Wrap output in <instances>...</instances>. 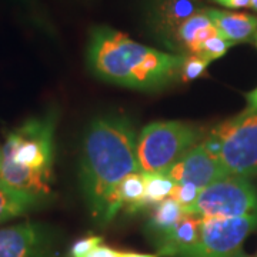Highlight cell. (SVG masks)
<instances>
[{
	"mask_svg": "<svg viewBox=\"0 0 257 257\" xmlns=\"http://www.w3.org/2000/svg\"><path fill=\"white\" fill-rule=\"evenodd\" d=\"M138 135L123 116L97 117L87 127L80 156V184L92 217L104 224L111 194L128 175L140 173Z\"/></svg>",
	"mask_w": 257,
	"mask_h": 257,
	"instance_id": "6da1fadb",
	"label": "cell"
},
{
	"mask_svg": "<svg viewBox=\"0 0 257 257\" xmlns=\"http://www.w3.org/2000/svg\"><path fill=\"white\" fill-rule=\"evenodd\" d=\"M86 60L92 73L104 82L150 92L179 80L183 55L145 46L110 26H94Z\"/></svg>",
	"mask_w": 257,
	"mask_h": 257,
	"instance_id": "7a4b0ae2",
	"label": "cell"
},
{
	"mask_svg": "<svg viewBox=\"0 0 257 257\" xmlns=\"http://www.w3.org/2000/svg\"><path fill=\"white\" fill-rule=\"evenodd\" d=\"M57 113L49 110L12 130L2 147L0 182L49 199L52 196Z\"/></svg>",
	"mask_w": 257,
	"mask_h": 257,
	"instance_id": "3957f363",
	"label": "cell"
},
{
	"mask_svg": "<svg viewBox=\"0 0 257 257\" xmlns=\"http://www.w3.org/2000/svg\"><path fill=\"white\" fill-rule=\"evenodd\" d=\"M202 143L229 176H257V111L244 110L221 121Z\"/></svg>",
	"mask_w": 257,
	"mask_h": 257,
	"instance_id": "277c9868",
	"label": "cell"
},
{
	"mask_svg": "<svg viewBox=\"0 0 257 257\" xmlns=\"http://www.w3.org/2000/svg\"><path fill=\"white\" fill-rule=\"evenodd\" d=\"M202 132L179 120L153 121L139 133L136 153L143 175H165L182 157L200 143Z\"/></svg>",
	"mask_w": 257,
	"mask_h": 257,
	"instance_id": "5b68a950",
	"label": "cell"
},
{
	"mask_svg": "<svg viewBox=\"0 0 257 257\" xmlns=\"http://www.w3.org/2000/svg\"><path fill=\"white\" fill-rule=\"evenodd\" d=\"M190 213L202 219H236L257 214V186L246 177H224L203 189Z\"/></svg>",
	"mask_w": 257,
	"mask_h": 257,
	"instance_id": "8992f818",
	"label": "cell"
},
{
	"mask_svg": "<svg viewBox=\"0 0 257 257\" xmlns=\"http://www.w3.org/2000/svg\"><path fill=\"white\" fill-rule=\"evenodd\" d=\"M257 227V214L236 219H203L197 243L179 257H236Z\"/></svg>",
	"mask_w": 257,
	"mask_h": 257,
	"instance_id": "52a82bcc",
	"label": "cell"
},
{
	"mask_svg": "<svg viewBox=\"0 0 257 257\" xmlns=\"http://www.w3.org/2000/svg\"><path fill=\"white\" fill-rule=\"evenodd\" d=\"M204 9L202 0H142V18L147 32L173 53L180 26Z\"/></svg>",
	"mask_w": 257,
	"mask_h": 257,
	"instance_id": "ba28073f",
	"label": "cell"
},
{
	"mask_svg": "<svg viewBox=\"0 0 257 257\" xmlns=\"http://www.w3.org/2000/svg\"><path fill=\"white\" fill-rule=\"evenodd\" d=\"M165 175L173 183L192 184L200 190L217 180L229 177L220 162L209 153L202 142L176 162Z\"/></svg>",
	"mask_w": 257,
	"mask_h": 257,
	"instance_id": "9c48e42d",
	"label": "cell"
},
{
	"mask_svg": "<svg viewBox=\"0 0 257 257\" xmlns=\"http://www.w3.org/2000/svg\"><path fill=\"white\" fill-rule=\"evenodd\" d=\"M53 236L46 226L22 223L0 229V257H52Z\"/></svg>",
	"mask_w": 257,
	"mask_h": 257,
	"instance_id": "30bf717a",
	"label": "cell"
},
{
	"mask_svg": "<svg viewBox=\"0 0 257 257\" xmlns=\"http://www.w3.org/2000/svg\"><path fill=\"white\" fill-rule=\"evenodd\" d=\"M207 16L217 29L219 35L230 43H246L257 35V16L241 12H229L207 8Z\"/></svg>",
	"mask_w": 257,
	"mask_h": 257,
	"instance_id": "8fae6325",
	"label": "cell"
},
{
	"mask_svg": "<svg viewBox=\"0 0 257 257\" xmlns=\"http://www.w3.org/2000/svg\"><path fill=\"white\" fill-rule=\"evenodd\" d=\"M202 224V217L187 213L175 229L155 243L159 256L179 257L186 250L193 247L200 237Z\"/></svg>",
	"mask_w": 257,
	"mask_h": 257,
	"instance_id": "7c38bea8",
	"label": "cell"
},
{
	"mask_svg": "<svg viewBox=\"0 0 257 257\" xmlns=\"http://www.w3.org/2000/svg\"><path fill=\"white\" fill-rule=\"evenodd\" d=\"M206 9L193 15L180 26L176 37V55H199L206 40L219 33Z\"/></svg>",
	"mask_w": 257,
	"mask_h": 257,
	"instance_id": "4fadbf2b",
	"label": "cell"
},
{
	"mask_svg": "<svg viewBox=\"0 0 257 257\" xmlns=\"http://www.w3.org/2000/svg\"><path fill=\"white\" fill-rule=\"evenodd\" d=\"M46 202L47 200L43 197L13 189L0 182V223L37 209Z\"/></svg>",
	"mask_w": 257,
	"mask_h": 257,
	"instance_id": "5bb4252c",
	"label": "cell"
},
{
	"mask_svg": "<svg viewBox=\"0 0 257 257\" xmlns=\"http://www.w3.org/2000/svg\"><path fill=\"white\" fill-rule=\"evenodd\" d=\"M186 214H187L186 210L172 197L155 206L150 220L147 223V231L150 234L152 241L156 243L160 239H163L167 233L175 229Z\"/></svg>",
	"mask_w": 257,
	"mask_h": 257,
	"instance_id": "9a60e30c",
	"label": "cell"
},
{
	"mask_svg": "<svg viewBox=\"0 0 257 257\" xmlns=\"http://www.w3.org/2000/svg\"><path fill=\"white\" fill-rule=\"evenodd\" d=\"M175 184L166 175H145V196L139 210L149 206L155 207L159 203L169 199Z\"/></svg>",
	"mask_w": 257,
	"mask_h": 257,
	"instance_id": "2e32d148",
	"label": "cell"
},
{
	"mask_svg": "<svg viewBox=\"0 0 257 257\" xmlns=\"http://www.w3.org/2000/svg\"><path fill=\"white\" fill-rule=\"evenodd\" d=\"M210 62H207L206 59H203L197 55H184L183 63L180 67V73H179V80L182 82H192L199 77H202L207 72Z\"/></svg>",
	"mask_w": 257,
	"mask_h": 257,
	"instance_id": "e0dca14e",
	"label": "cell"
},
{
	"mask_svg": "<svg viewBox=\"0 0 257 257\" xmlns=\"http://www.w3.org/2000/svg\"><path fill=\"white\" fill-rule=\"evenodd\" d=\"M231 46H234V45L230 43L229 40L223 39L217 33V35H214V36H211L210 39L206 40V43L203 45L202 50L197 56L206 59L207 62H213V60H217V59H220V57L226 55Z\"/></svg>",
	"mask_w": 257,
	"mask_h": 257,
	"instance_id": "ac0fdd59",
	"label": "cell"
},
{
	"mask_svg": "<svg viewBox=\"0 0 257 257\" xmlns=\"http://www.w3.org/2000/svg\"><path fill=\"white\" fill-rule=\"evenodd\" d=\"M200 192H202L200 189L194 187L192 184H175L170 197L179 203L186 210V213H190Z\"/></svg>",
	"mask_w": 257,
	"mask_h": 257,
	"instance_id": "d6986e66",
	"label": "cell"
},
{
	"mask_svg": "<svg viewBox=\"0 0 257 257\" xmlns=\"http://www.w3.org/2000/svg\"><path fill=\"white\" fill-rule=\"evenodd\" d=\"M103 243V239L99 236H89V237H84V239L77 240L74 243L69 254L70 257H84L87 253H90L93 248L96 246H99Z\"/></svg>",
	"mask_w": 257,
	"mask_h": 257,
	"instance_id": "ffe728a7",
	"label": "cell"
},
{
	"mask_svg": "<svg viewBox=\"0 0 257 257\" xmlns=\"http://www.w3.org/2000/svg\"><path fill=\"white\" fill-rule=\"evenodd\" d=\"M84 257H121V251L116 250V248H111L106 244H99L93 248L90 253H87Z\"/></svg>",
	"mask_w": 257,
	"mask_h": 257,
	"instance_id": "44dd1931",
	"label": "cell"
},
{
	"mask_svg": "<svg viewBox=\"0 0 257 257\" xmlns=\"http://www.w3.org/2000/svg\"><path fill=\"white\" fill-rule=\"evenodd\" d=\"M227 9H246L250 8V0H209Z\"/></svg>",
	"mask_w": 257,
	"mask_h": 257,
	"instance_id": "7402d4cb",
	"label": "cell"
},
{
	"mask_svg": "<svg viewBox=\"0 0 257 257\" xmlns=\"http://www.w3.org/2000/svg\"><path fill=\"white\" fill-rule=\"evenodd\" d=\"M246 101H247L246 110L257 111V87L254 90H251V92H248L246 94Z\"/></svg>",
	"mask_w": 257,
	"mask_h": 257,
	"instance_id": "603a6c76",
	"label": "cell"
},
{
	"mask_svg": "<svg viewBox=\"0 0 257 257\" xmlns=\"http://www.w3.org/2000/svg\"><path fill=\"white\" fill-rule=\"evenodd\" d=\"M121 257H159V254H146V253H135V251H121Z\"/></svg>",
	"mask_w": 257,
	"mask_h": 257,
	"instance_id": "cb8c5ba5",
	"label": "cell"
},
{
	"mask_svg": "<svg viewBox=\"0 0 257 257\" xmlns=\"http://www.w3.org/2000/svg\"><path fill=\"white\" fill-rule=\"evenodd\" d=\"M250 9L257 12V0H250Z\"/></svg>",
	"mask_w": 257,
	"mask_h": 257,
	"instance_id": "d4e9b609",
	"label": "cell"
},
{
	"mask_svg": "<svg viewBox=\"0 0 257 257\" xmlns=\"http://www.w3.org/2000/svg\"><path fill=\"white\" fill-rule=\"evenodd\" d=\"M236 257H254V256H248V254H244L243 251H240L239 254H237V256H236Z\"/></svg>",
	"mask_w": 257,
	"mask_h": 257,
	"instance_id": "484cf974",
	"label": "cell"
},
{
	"mask_svg": "<svg viewBox=\"0 0 257 257\" xmlns=\"http://www.w3.org/2000/svg\"><path fill=\"white\" fill-rule=\"evenodd\" d=\"M0 165H2V149H0Z\"/></svg>",
	"mask_w": 257,
	"mask_h": 257,
	"instance_id": "4316f807",
	"label": "cell"
},
{
	"mask_svg": "<svg viewBox=\"0 0 257 257\" xmlns=\"http://www.w3.org/2000/svg\"><path fill=\"white\" fill-rule=\"evenodd\" d=\"M254 43H256V46H257V35H256V37H254Z\"/></svg>",
	"mask_w": 257,
	"mask_h": 257,
	"instance_id": "83f0119b",
	"label": "cell"
}]
</instances>
